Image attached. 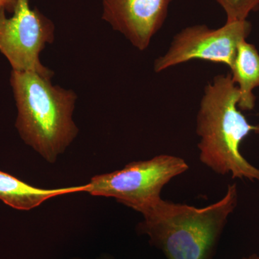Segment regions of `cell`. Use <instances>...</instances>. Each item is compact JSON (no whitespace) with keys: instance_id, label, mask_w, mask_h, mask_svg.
I'll return each mask as SVG.
<instances>
[{"instance_id":"7","label":"cell","mask_w":259,"mask_h":259,"mask_svg":"<svg viewBox=\"0 0 259 259\" xmlns=\"http://www.w3.org/2000/svg\"><path fill=\"white\" fill-rule=\"evenodd\" d=\"M173 1L102 0V18L143 51L163 27Z\"/></svg>"},{"instance_id":"10","label":"cell","mask_w":259,"mask_h":259,"mask_svg":"<svg viewBox=\"0 0 259 259\" xmlns=\"http://www.w3.org/2000/svg\"><path fill=\"white\" fill-rule=\"evenodd\" d=\"M224 10L226 23L247 20L250 13L259 9V0H214Z\"/></svg>"},{"instance_id":"2","label":"cell","mask_w":259,"mask_h":259,"mask_svg":"<svg viewBox=\"0 0 259 259\" xmlns=\"http://www.w3.org/2000/svg\"><path fill=\"white\" fill-rule=\"evenodd\" d=\"M239 98L231 74L217 75L206 85L196 121L199 160L218 175L259 182V168L240 151L247 136L259 134V125L250 124L242 113Z\"/></svg>"},{"instance_id":"6","label":"cell","mask_w":259,"mask_h":259,"mask_svg":"<svg viewBox=\"0 0 259 259\" xmlns=\"http://www.w3.org/2000/svg\"><path fill=\"white\" fill-rule=\"evenodd\" d=\"M252 30L248 20L226 23L217 29L195 25L182 29L174 36L170 47L153 64L155 72L199 59L226 65L231 69L238 44L246 40Z\"/></svg>"},{"instance_id":"9","label":"cell","mask_w":259,"mask_h":259,"mask_svg":"<svg viewBox=\"0 0 259 259\" xmlns=\"http://www.w3.org/2000/svg\"><path fill=\"white\" fill-rule=\"evenodd\" d=\"M230 69L232 80L239 91L238 108L241 111L253 110L256 100L253 90L259 87V53L255 46L246 40L240 42Z\"/></svg>"},{"instance_id":"8","label":"cell","mask_w":259,"mask_h":259,"mask_svg":"<svg viewBox=\"0 0 259 259\" xmlns=\"http://www.w3.org/2000/svg\"><path fill=\"white\" fill-rule=\"evenodd\" d=\"M84 191L85 185L51 190L37 188L0 170V200L18 210H30L53 197Z\"/></svg>"},{"instance_id":"12","label":"cell","mask_w":259,"mask_h":259,"mask_svg":"<svg viewBox=\"0 0 259 259\" xmlns=\"http://www.w3.org/2000/svg\"><path fill=\"white\" fill-rule=\"evenodd\" d=\"M240 259H259V254H257V253H253V254L248 255V256L243 257V258Z\"/></svg>"},{"instance_id":"13","label":"cell","mask_w":259,"mask_h":259,"mask_svg":"<svg viewBox=\"0 0 259 259\" xmlns=\"http://www.w3.org/2000/svg\"><path fill=\"white\" fill-rule=\"evenodd\" d=\"M75 259H81V258H75ZM100 259H112L110 258H108V257H104V258H100Z\"/></svg>"},{"instance_id":"3","label":"cell","mask_w":259,"mask_h":259,"mask_svg":"<svg viewBox=\"0 0 259 259\" xmlns=\"http://www.w3.org/2000/svg\"><path fill=\"white\" fill-rule=\"evenodd\" d=\"M51 79L32 71L13 70L10 76L18 109L15 127L25 144L53 163L79 130L72 118L76 93Z\"/></svg>"},{"instance_id":"4","label":"cell","mask_w":259,"mask_h":259,"mask_svg":"<svg viewBox=\"0 0 259 259\" xmlns=\"http://www.w3.org/2000/svg\"><path fill=\"white\" fill-rule=\"evenodd\" d=\"M189 168L185 160L179 156L158 155L93 177L84 185V192L93 196L112 197L143 215L161 200L163 187Z\"/></svg>"},{"instance_id":"1","label":"cell","mask_w":259,"mask_h":259,"mask_svg":"<svg viewBox=\"0 0 259 259\" xmlns=\"http://www.w3.org/2000/svg\"><path fill=\"white\" fill-rule=\"evenodd\" d=\"M238 203L236 183L224 196L204 207L162 199L143 214L137 232L167 259H213L228 218Z\"/></svg>"},{"instance_id":"11","label":"cell","mask_w":259,"mask_h":259,"mask_svg":"<svg viewBox=\"0 0 259 259\" xmlns=\"http://www.w3.org/2000/svg\"><path fill=\"white\" fill-rule=\"evenodd\" d=\"M16 0H0V8H5L6 10H13Z\"/></svg>"},{"instance_id":"5","label":"cell","mask_w":259,"mask_h":259,"mask_svg":"<svg viewBox=\"0 0 259 259\" xmlns=\"http://www.w3.org/2000/svg\"><path fill=\"white\" fill-rule=\"evenodd\" d=\"M6 8H0V52L13 70L32 71L48 78L54 72L41 64L40 54L55 37V26L29 0H16L13 14L8 18Z\"/></svg>"}]
</instances>
